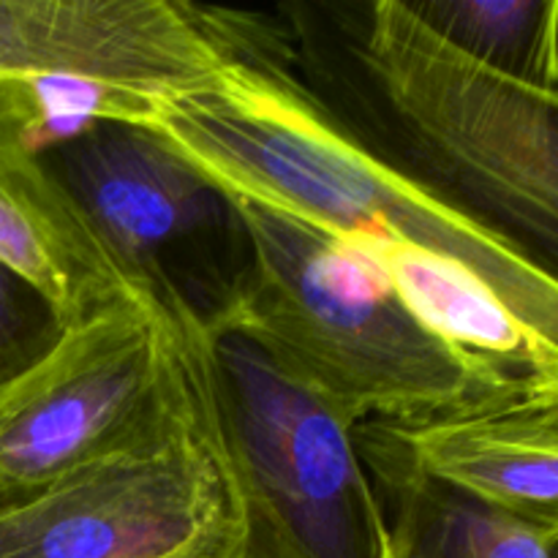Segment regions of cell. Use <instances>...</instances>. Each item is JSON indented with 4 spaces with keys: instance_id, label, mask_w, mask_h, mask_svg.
Here are the masks:
<instances>
[{
    "instance_id": "obj_1",
    "label": "cell",
    "mask_w": 558,
    "mask_h": 558,
    "mask_svg": "<svg viewBox=\"0 0 558 558\" xmlns=\"http://www.w3.org/2000/svg\"><path fill=\"white\" fill-rule=\"evenodd\" d=\"M256 38L202 90L147 123L223 194L314 223L390 276L445 265L488 287L558 379V281L401 161L354 136Z\"/></svg>"
},
{
    "instance_id": "obj_2",
    "label": "cell",
    "mask_w": 558,
    "mask_h": 558,
    "mask_svg": "<svg viewBox=\"0 0 558 558\" xmlns=\"http://www.w3.org/2000/svg\"><path fill=\"white\" fill-rule=\"evenodd\" d=\"M227 196L245 234V267L210 319L259 343L352 428H403L534 401L499 365L414 316L385 276L332 234L256 199Z\"/></svg>"
},
{
    "instance_id": "obj_3",
    "label": "cell",
    "mask_w": 558,
    "mask_h": 558,
    "mask_svg": "<svg viewBox=\"0 0 558 558\" xmlns=\"http://www.w3.org/2000/svg\"><path fill=\"white\" fill-rule=\"evenodd\" d=\"M163 308L232 499L221 558H392L352 425L229 322Z\"/></svg>"
},
{
    "instance_id": "obj_4",
    "label": "cell",
    "mask_w": 558,
    "mask_h": 558,
    "mask_svg": "<svg viewBox=\"0 0 558 558\" xmlns=\"http://www.w3.org/2000/svg\"><path fill=\"white\" fill-rule=\"evenodd\" d=\"M354 58L403 167L558 281V90L480 69L403 0L371 5Z\"/></svg>"
},
{
    "instance_id": "obj_5",
    "label": "cell",
    "mask_w": 558,
    "mask_h": 558,
    "mask_svg": "<svg viewBox=\"0 0 558 558\" xmlns=\"http://www.w3.org/2000/svg\"><path fill=\"white\" fill-rule=\"evenodd\" d=\"M189 409L178 332L156 300H131L71 327L0 392V507L167 428Z\"/></svg>"
},
{
    "instance_id": "obj_6",
    "label": "cell",
    "mask_w": 558,
    "mask_h": 558,
    "mask_svg": "<svg viewBox=\"0 0 558 558\" xmlns=\"http://www.w3.org/2000/svg\"><path fill=\"white\" fill-rule=\"evenodd\" d=\"M232 499L194 401L183 417L0 507V558H221Z\"/></svg>"
},
{
    "instance_id": "obj_7",
    "label": "cell",
    "mask_w": 558,
    "mask_h": 558,
    "mask_svg": "<svg viewBox=\"0 0 558 558\" xmlns=\"http://www.w3.org/2000/svg\"><path fill=\"white\" fill-rule=\"evenodd\" d=\"M238 60L227 11L185 0H0V76L58 74L178 98Z\"/></svg>"
},
{
    "instance_id": "obj_8",
    "label": "cell",
    "mask_w": 558,
    "mask_h": 558,
    "mask_svg": "<svg viewBox=\"0 0 558 558\" xmlns=\"http://www.w3.org/2000/svg\"><path fill=\"white\" fill-rule=\"evenodd\" d=\"M41 158L120 270L158 303L174 298L180 251L243 238L229 196L147 125L98 123Z\"/></svg>"
},
{
    "instance_id": "obj_9",
    "label": "cell",
    "mask_w": 558,
    "mask_h": 558,
    "mask_svg": "<svg viewBox=\"0 0 558 558\" xmlns=\"http://www.w3.org/2000/svg\"><path fill=\"white\" fill-rule=\"evenodd\" d=\"M430 477L558 539V407L510 401L425 425H379Z\"/></svg>"
},
{
    "instance_id": "obj_10",
    "label": "cell",
    "mask_w": 558,
    "mask_h": 558,
    "mask_svg": "<svg viewBox=\"0 0 558 558\" xmlns=\"http://www.w3.org/2000/svg\"><path fill=\"white\" fill-rule=\"evenodd\" d=\"M0 262L33 283L69 330L114 305L153 300L120 270L49 163L3 131Z\"/></svg>"
},
{
    "instance_id": "obj_11",
    "label": "cell",
    "mask_w": 558,
    "mask_h": 558,
    "mask_svg": "<svg viewBox=\"0 0 558 558\" xmlns=\"http://www.w3.org/2000/svg\"><path fill=\"white\" fill-rule=\"evenodd\" d=\"M357 445L379 480L392 558H550L543 534L425 474L379 425H365Z\"/></svg>"
},
{
    "instance_id": "obj_12",
    "label": "cell",
    "mask_w": 558,
    "mask_h": 558,
    "mask_svg": "<svg viewBox=\"0 0 558 558\" xmlns=\"http://www.w3.org/2000/svg\"><path fill=\"white\" fill-rule=\"evenodd\" d=\"M439 41L518 85L558 90V0H403Z\"/></svg>"
},
{
    "instance_id": "obj_13",
    "label": "cell",
    "mask_w": 558,
    "mask_h": 558,
    "mask_svg": "<svg viewBox=\"0 0 558 558\" xmlns=\"http://www.w3.org/2000/svg\"><path fill=\"white\" fill-rule=\"evenodd\" d=\"M161 101L153 93L80 76H0V131L44 156L98 123L147 125Z\"/></svg>"
},
{
    "instance_id": "obj_14",
    "label": "cell",
    "mask_w": 558,
    "mask_h": 558,
    "mask_svg": "<svg viewBox=\"0 0 558 558\" xmlns=\"http://www.w3.org/2000/svg\"><path fill=\"white\" fill-rule=\"evenodd\" d=\"M65 332L52 303L0 262V392L36 368Z\"/></svg>"
},
{
    "instance_id": "obj_15",
    "label": "cell",
    "mask_w": 558,
    "mask_h": 558,
    "mask_svg": "<svg viewBox=\"0 0 558 558\" xmlns=\"http://www.w3.org/2000/svg\"><path fill=\"white\" fill-rule=\"evenodd\" d=\"M548 556L550 558H558V539H554V543L548 545Z\"/></svg>"
}]
</instances>
